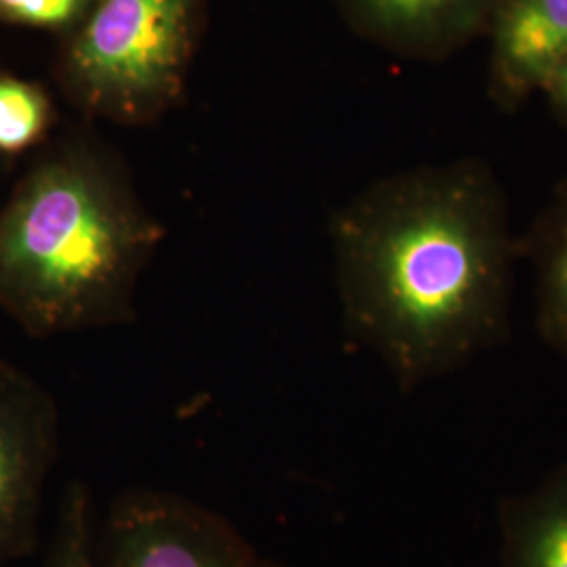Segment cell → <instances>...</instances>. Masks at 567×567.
Returning a JSON list of instances; mask_svg holds the SVG:
<instances>
[{
  "mask_svg": "<svg viewBox=\"0 0 567 567\" xmlns=\"http://www.w3.org/2000/svg\"><path fill=\"white\" fill-rule=\"evenodd\" d=\"M163 238L121 156L74 133L0 208V309L37 339L131 324Z\"/></svg>",
  "mask_w": 567,
  "mask_h": 567,
  "instance_id": "obj_2",
  "label": "cell"
},
{
  "mask_svg": "<svg viewBox=\"0 0 567 567\" xmlns=\"http://www.w3.org/2000/svg\"><path fill=\"white\" fill-rule=\"evenodd\" d=\"M330 243L347 332L404 389L454 372L507 332L519 238L484 161L368 185L334 215Z\"/></svg>",
  "mask_w": 567,
  "mask_h": 567,
  "instance_id": "obj_1",
  "label": "cell"
},
{
  "mask_svg": "<svg viewBox=\"0 0 567 567\" xmlns=\"http://www.w3.org/2000/svg\"><path fill=\"white\" fill-rule=\"evenodd\" d=\"M100 567H290L221 513L183 494L128 487L100 519Z\"/></svg>",
  "mask_w": 567,
  "mask_h": 567,
  "instance_id": "obj_4",
  "label": "cell"
},
{
  "mask_svg": "<svg viewBox=\"0 0 567 567\" xmlns=\"http://www.w3.org/2000/svg\"><path fill=\"white\" fill-rule=\"evenodd\" d=\"M519 259L536 271V316L543 339L567 358V177L555 185L524 238Z\"/></svg>",
  "mask_w": 567,
  "mask_h": 567,
  "instance_id": "obj_8",
  "label": "cell"
},
{
  "mask_svg": "<svg viewBox=\"0 0 567 567\" xmlns=\"http://www.w3.org/2000/svg\"><path fill=\"white\" fill-rule=\"evenodd\" d=\"M540 93L547 100L550 116L567 128V58L555 68Z\"/></svg>",
  "mask_w": 567,
  "mask_h": 567,
  "instance_id": "obj_13",
  "label": "cell"
},
{
  "mask_svg": "<svg viewBox=\"0 0 567 567\" xmlns=\"http://www.w3.org/2000/svg\"><path fill=\"white\" fill-rule=\"evenodd\" d=\"M208 0H97L58 58L63 95L91 121L147 126L185 95Z\"/></svg>",
  "mask_w": 567,
  "mask_h": 567,
  "instance_id": "obj_3",
  "label": "cell"
},
{
  "mask_svg": "<svg viewBox=\"0 0 567 567\" xmlns=\"http://www.w3.org/2000/svg\"><path fill=\"white\" fill-rule=\"evenodd\" d=\"M97 0H0V21L68 37Z\"/></svg>",
  "mask_w": 567,
  "mask_h": 567,
  "instance_id": "obj_12",
  "label": "cell"
},
{
  "mask_svg": "<svg viewBox=\"0 0 567 567\" xmlns=\"http://www.w3.org/2000/svg\"><path fill=\"white\" fill-rule=\"evenodd\" d=\"M364 41L410 61H444L486 39L498 0H334Z\"/></svg>",
  "mask_w": 567,
  "mask_h": 567,
  "instance_id": "obj_6",
  "label": "cell"
},
{
  "mask_svg": "<svg viewBox=\"0 0 567 567\" xmlns=\"http://www.w3.org/2000/svg\"><path fill=\"white\" fill-rule=\"evenodd\" d=\"M53 122V103L37 82L0 72V154L16 156L41 143Z\"/></svg>",
  "mask_w": 567,
  "mask_h": 567,
  "instance_id": "obj_11",
  "label": "cell"
},
{
  "mask_svg": "<svg viewBox=\"0 0 567 567\" xmlns=\"http://www.w3.org/2000/svg\"><path fill=\"white\" fill-rule=\"evenodd\" d=\"M39 567H100V517L89 487L70 482Z\"/></svg>",
  "mask_w": 567,
  "mask_h": 567,
  "instance_id": "obj_10",
  "label": "cell"
},
{
  "mask_svg": "<svg viewBox=\"0 0 567 567\" xmlns=\"http://www.w3.org/2000/svg\"><path fill=\"white\" fill-rule=\"evenodd\" d=\"M486 39L487 95L515 112L567 58V0H498Z\"/></svg>",
  "mask_w": 567,
  "mask_h": 567,
  "instance_id": "obj_7",
  "label": "cell"
},
{
  "mask_svg": "<svg viewBox=\"0 0 567 567\" xmlns=\"http://www.w3.org/2000/svg\"><path fill=\"white\" fill-rule=\"evenodd\" d=\"M505 566L567 567V466L508 511Z\"/></svg>",
  "mask_w": 567,
  "mask_h": 567,
  "instance_id": "obj_9",
  "label": "cell"
},
{
  "mask_svg": "<svg viewBox=\"0 0 567 567\" xmlns=\"http://www.w3.org/2000/svg\"><path fill=\"white\" fill-rule=\"evenodd\" d=\"M60 410L51 393L0 360V567L30 557L60 458Z\"/></svg>",
  "mask_w": 567,
  "mask_h": 567,
  "instance_id": "obj_5",
  "label": "cell"
}]
</instances>
